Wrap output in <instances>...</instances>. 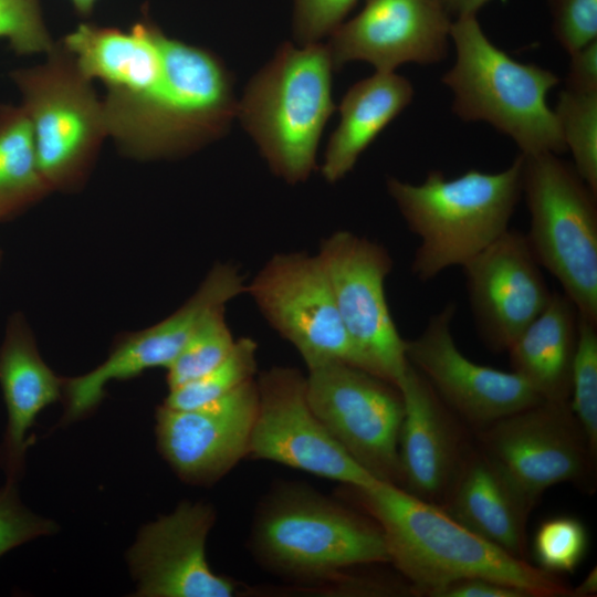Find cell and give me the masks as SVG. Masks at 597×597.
Returning <instances> with one entry per match:
<instances>
[{"instance_id": "cell-1", "label": "cell", "mask_w": 597, "mask_h": 597, "mask_svg": "<svg viewBox=\"0 0 597 597\" xmlns=\"http://www.w3.org/2000/svg\"><path fill=\"white\" fill-rule=\"evenodd\" d=\"M348 488L380 527L389 563L415 594L431 596L455 580L485 578L520 588L528 597H574L557 575L486 541L440 505L383 481Z\"/></svg>"}, {"instance_id": "cell-2", "label": "cell", "mask_w": 597, "mask_h": 597, "mask_svg": "<svg viewBox=\"0 0 597 597\" xmlns=\"http://www.w3.org/2000/svg\"><path fill=\"white\" fill-rule=\"evenodd\" d=\"M386 186L419 239L411 272L428 282L462 266L510 229L522 196V157L499 172L470 169L448 179L431 170L420 184L388 177Z\"/></svg>"}, {"instance_id": "cell-3", "label": "cell", "mask_w": 597, "mask_h": 597, "mask_svg": "<svg viewBox=\"0 0 597 597\" xmlns=\"http://www.w3.org/2000/svg\"><path fill=\"white\" fill-rule=\"evenodd\" d=\"M455 62L441 81L453 94L452 111L464 122H484L510 137L521 154L565 153L547 95L558 83L552 71L514 60L484 33L476 14L452 21Z\"/></svg>"}, {"instance_id": "cell-4", "label": "cell", "mask_w": 597, "mask_h": 597, "mask_svg": "<svg viewBox=\"0 0 597 597\" xmlns=\"http://www.w3.org/2000/svg\"><path fill=\"white\" fill-rule=\"evenodd\" d=\"M327 46L284 42L247 84L237 117L271 171L291 185L315 169L322 132L335 111Z\"/></svg>"}, {"instance_id": "cell-5", "label": "cell", "mask_w": 597, "mask_h": 597, "mask_svg": "<svg viewBox=\"0 0 597 597\" xmlns=\"http://www.w3.org/2000/svg\"><path fill=\"white\" fill-rule=\"evenodd\" d=\"M163 76L145 103L112 134L139 159L189 155L226 135L237 117L233 76L212 51L160 35Z\"/></svg>"}, {"instance_id": "cell-6", "label": "cell", "mask_w": 597, "mask_h": 597, "mask_svg": "<svg viewBox=\"0 0 597 597\" xmlns=\"http://www.w3.org/2000/svg\"><path fill=\"white\" fill-rule=\"evenodd\" d=\"M252 543L264 565L294 577H334L345 568L389 563L383 532L370 516L301 486H284L269 498Z\"/></svg>"}, {"instance_id": "cell-7", "label": "cell", "mask_w": 597, "mask_h": 597, "mask_svg": "<svg viewBox=\"0 0 597 597\" xmlns=\"http://www.w3.org/2000/svg\"><path fill=\"white\" fill-rule=\"evenodd\" d=\"M520 155L528 245L579 315L597 323V192L559 155Z\"/></svg>"}, {"instance_id": "cell-8", "label": "cell", "mask_w": 597, "mask_h": 597, "mask_svg": "<svg viewBox=\"0 0 597 597\" xmlns=\"http://www.w3.org/2000/svg\"><path fill=\"white\" fill-rule=\"evenodd\" d=\"M22 96L40 170L52 191L86 182L107 135L103 102L59 42L44 63L10 74Z\"/></svg>"}, {"instance_id": "cell-9", "label": "cell", "mask_w": 597, "mask_h": 597, "mask_svg": "<svg viewBox=\"0 0 597 597\" xmlns=\"http://www.w3.org/2000/svg\"><path fill=\"white\" fill-rule=\"evenodd\" d=\"M317 255L359 368L397 387L408 360L406 339L396 327L385 293L394 263L388 250L339 230L322 241Z\"/></svg>"}, {"instance_id": "cell-10", "label": "cell", "mask_w": 597, "mask_h": 597, "mask_svg": "<svg viewBox=\"0 0 597 597\" xmlns=\"http://www.w3.org/2000/svg\"><path fill=\"white\" fill-rule=\"evenodd\" d=\"M308 404L339 446L375 479L400 485L404 401L392 384L345 363L310 369Z\"/></svg>"}, {"instance_id": "cell-11", "label": "cell", "mask_w": 597, "mask_h": 597, "mask_svg": "<svg viewBox=\"0 0 597 597\" xmlns=\"http://www.w3.org/2000/svg\"><path fill=\"white\" fill-rule=\"evenodd\" d=\"M245 293L271 327L294 346L307 370L329 363L359 368L317 254L273 255L245 285Z\"/></svg>"}, {"instance_id": "cell-12", "label": "cell", "mask_w": 597, "mask_h": 597, "mask_svg": "<svg viewBox=\"0 0 597 597\" xmlns=\"http://www.w3.org/2000/svg\"><path fill=\"white\" fill-rule=\"evenodd\" d=\"M258 409L248 457L268 460L365 488L376 483L339 446L312 410L306 395V376L293 367L274 366L255 379Z\"/></svg>"}, {"instance_id": "cell-13", "label": "cell", "mask_w": 597, "mask_h": 597, "mask_svg": "<svg viewBox=\"0 0 597 597\" xmlns=\"http://www.w3.org/2000/svg\"><path fill=\"white\" fill-rule=\"evenodd\" d=\"M476 433L478 444L535 504L555 484L591 482L596 455L569 401L542 400Z\"/></svg>"}, {"instance_id": "cell-14", "label": "cell", "mask_w": 597, "mask_h": 597, "mask_svg": "<svg viewBox=\"0 0 597 597\" xmlns=\"http://www.w3.org/2000/svg\"><path fill=\"white\" fill-rule=\"evenodd\" d=\"M244 291L243 277L234 264H214L197 291L172 314L150 327L121 335L101 365L82 376L64 378L65 410L60 425L91 415L104 399L108 383L127 380L155 367L167 368L201 320Z\"/></svg>"}, {"instance_id": "cell-15", "label": "cell", "mask_w": 597, "mask_h": 597, "mask_svg": "<svg viewBox=\"0 0 597 597\" xmlns=\"http://www.w3.org/2000/svg\"><path fill=\"white\" fill-rule=\"evenodd\" d=\"M455 303L431 315L422 332L406 339V357L444 405L476 431L542 401L519 375L480 365L457 346Z\"/></svg>"}, {"instance_id": "cell-16", "label": "cell", "mask_w": 597, "mask_h": 597, "mask_svg": "<svg viewBox=\"0 0 597 597\" xmlns=\"http://www.w3.org/2000/svg\"><path fill=\"white\" fill-rule=\"evenodd\" d=\"M461 268L479 337L490 350L506 352L553 292L525 233L510 228Z\"/></svg>"}, {"instance_id": "cell-17", "label": "cell", "mask_w": 597, "mask_h": 597, "mask_svg": "<svg viewBox=\"0 0 597 597\" xmlns=\"http://www.w3.org/2000/svg\"><path fill=\"white\" fill-rule=\"evenodd\" d=\"M452 21L441 0H365L326 46L334 70L353 61L381 72L405 63L436 64L448 54Z\"/></svg>"}, {"instance_id": "cell-18", "label": "cell", "mask_w": 597, "mask_h": 597, "mask_svg": "<svg viewBox=\"0 0 597 597\" xmlns=\"http://www.w3.org/2000/svg\"><path fill=\"white\" fill-rule=\"evenodd\" d=\"M258 398L253 378L198 408L159 406L155 431L164 459L187 483H214L248 457Z\"/></svg>"}, {"instance_id": "cell-19", "label": "cell", "mask_w": 597, "mask_h": 597, "mask_svg": "<svg viewBox=\"0 0 597 597\" xmlns=\"http://www.w3.org/2000/svg\"><path fill=\"white\" fill-rule=\"evenodd\" d=\"M216 514L209 504L181 502L144 525L127 551L138 597H232L235 583L218 575L206 557Z\"/></svg>"}, {"instance_id": "cell-20", "label": "cell", "mask_w": 597, "mask_h": 597, "mask_svg": "<svg viewBox=\"0 0 597 597\" xmlns=\"http://www.w3.org/2000/svg\"><path fill=\"white\" fill-rule=\"evenodd\" d=\"M397 388L404 401L398 439L399 486L441 505L473 444L461 420L409 363Z\"/></svg>"}, {"instance_id": "cell-21", "label": "cell", "mask_w": 597, "mask_h": 597, "mask_svg": "<svg viewBox=\"0 0 597 597\" xmlns=\"http://www.w3.org/2000/svg\"><path fill=\"white\" fill-rule=\"evenodd\" d=\"M161 33L148 19L129 31L83 23L60 41L87 80L105 85L102 102L107 130L140 107L159 84Z\"/></svg>"}, {"instance_id": "cell-22", "label": "cell", "mask_w": 597, "mask_h": 597, "mask_svg": "<svg viewBox=\"0 0 597 597\" xmlns=\"http://www.w3.org/2000/svg\"><path fill=\"white\" fill-rule=\"evenodd\" d=\"M534 505L502 465L478 444L440 506L486 541L526 559V524Z\"/></svg>"}, {"instance_id": "cell-23", "label": "cell", "mask_w": 597, "mask_h": 597, "mask_svg": "<svg viewBox=\"0 0 597 597\" xmlns=\"http://www.w3.org/2000/svg\"><path fill=\"white\" fill-rule=\"evenodd\" d=\"M63 381L42 359L24 316L13 314L0 345V387L8 413L0 464L7 480L22 476L27 434L38 415L63 397Z\"/></svg>"}, {"instance_id": "cell-24", "label": "cell", "mask_w": 597, "mask_h": 597, "mask_svg": "<svg viewBox=\"0 0 597 597\" xmlns=\"http://www.w3.org/2000/svg\"><path fill=\"white\" fill-rule=\"evenodd\" d=\"M410 81L395 72L375 74L352 85L339 105V123L332 133L321 172L327 182L343 179L359 156L412 101Z\"/></svg>"}, {"instance_id": "cell-25", "label": "cell", "mask_w": 597, "mask_h": 597, "mask_svg": "<svg viewBox=\"0 0 597 597\" xmlns=\"http://www.w3.org/2000/svg\"><path fill=\"white\" fill-rule=\"evenodd\" d=\"M578 321L574 303L553 291L546 307L506 350L512 371L543 400L569 401Z\"/></svg>"}, {"instance_id": "cell-26", "label": "cell", "mask_w": 597, "mask_h": 597, "mask_svg": "<svg viewBox=\"0 0 597 597\" xmlns=\"http://www.w3.org/2000/svg\"><path fill=\"white\" fill-rule=\"evenodd\" d=\"M50 192L24 109L0 103V222L22 214Z\"/></svg>"}, {"instance_id": "cell-27", "label": "cell", "mask_w": 597, "mask_h": 597, "mask_svg": "<svg viewBox=\"0 0 597 597\" xmlns=\"http://www.w3.org/2000/svg\"><path fill=\"white\" fill-rule=\"evenodd\" d=\"M258 344L241 337L228 357L203 376L169 389L163 405L172 409H193L219 399L253 379L256 373Z\"/></svg>"}, {"instance_id": "cell-28", "label": "cell", "mask_w": 597, "mask_h": 597, "mask_svg": "<svg viewBox=\"0 0 597 597\" xmlns=\"http://www.w3.org/2000/svg\"><path fill=\"white\" fill-rule=\"evenodd\" d=\"M566 149L583 180L597 192V91H561L556 108Z\"/></svg>"}, {"instance_id": "cell-29", "label": "cell", "mask_w": 597, "mask_h": 597, "mask_svg": "<svg viewBox=\"0 0 597 597\" xmlns=\"http://www.w3.org/2000/svg\"><path fill=\"white\" fill-rule=\"evenodd\" d=\"M234 344L226 320V306L211 310L166 368L168 388L174 389L209 373L228 357Z\"/></svg>"}, {"instance_id": "cell-30", "label": "cell", "mask_w": 597, "mask_h": 597, "mask_svg": "<svg viewBox=\"0 0 597 597\" xmlns=\"http://www.w3.org/2000/svg\"><path fill=\"white\" fill-rule=\"evenodd\" d=\"M569 405L597 454V323L579 315Z\"/></svg>"}, {"instance_id": "cell-31", "label": "cell", "mask_w": 597, "mask_h": 597, "mask_svg": "<svg viewBox=\"0 0 597 597\" xmlns=\"http://www.w3.org/2000/svg\"><path fill=\"white\" fill-rule=\"evenodd\" d=\"M587 547L585 525L573 516H556L538 526L532 553L537 567L557 575L574 572L584 559Z\"/></svg>"}, {"instance_id": "cell-32", "label": "cell", "mask_w": 597, "mask_h": 597, "mask_svg": "<svg viewBox=\"0 0 597 597\" xmlns=\"http://www.w3.org/2000/svg\"><path fill=\"white\" fill-rule=\"evenodd\" d=\"M0 39L18 55L49 53L53 42L40 0H0Z\"/></svg>"}, {"instance_id": "cell-33", "label": "cell", "mask_w": 597, "mask_h": 597, "mask_svg": "<svg viewBox=\"0 0 597 597\" xmlns=\"http://www.w3.org/2000/svg\"><path fill=\"white\" fill-rule=\"evenodd\" d=\"M57 530L53 521L32 513L22 504L17 481L7 480L0 488V557L21 544Z\"/></svg>"}, {"instance_id": "cell-34", "label": "cell", "mask_w": 597, "mask_h": 597, "mask_svg": "<svg viewBox=\"0 0 597 597\" xmlns=\"http://www.w3.org/2000/svg\"><path fill=\"white\" fill-rule=\"evenodd\" d=\"M297 45L321 42L339 27L358 0H291Z\"/></svg>"}, {"instance_id": "cell-35", "label": "cell", "mask_w": 597, "mask_h": 597, "mask_svg": "<svg viewBox=\"0 0 597 597\" xmlns=\"http://www.w3.org/2000/svg\"><path fill=\"white\" fill-rule=\"evenodd\" d=\"M556 41L572 54L597 39V0H546Z\"/></svg>"}, {"instance_id": "cell-36", "label": "cell", "mask_w": 597, "mask_h": 597, "mask_svg": "<svg viewBox=\"0 0 597 597\" xmlns=\"http://www.w3.org/2000/svg\"><path fill=\"white\" fill-rule=\"evenodd\" d=\"M431 597H528L520 588L485 578H465L436 590Z\"/></svg>"}, {"instance_id": "cell-37", "label": "cell", "mask_w": 597, "mask_h": 597, "mask_svg": "<svg viewBox=\"0 0 597 597\" xmlns=\"http://www.w3.org/2000/svg\"><path fill=\"white\" fill-rule=\"evenodd\" d=\"M570 55L565 88L580 92L597 91V39Z\"/></svg>"}, {"instance_id": "cell-38", "label": "cell", "mask_w": 597, "mask_h": 597, "mask_svg": "<svg viewBox=\"0 0 597 597\" xmlns=\"http://www.w3.org/2000/svg\"><path fill=\"white\" fill-rule=\"evenodd\" d=\"M492 0H441L451 18L463 14H478V11Z\"/></svg>"}, {"instance_id": "cell-39", "label": "cell", "mask_w": 597, "mask_h": 597, "mask_svg": "<svg viewBox=\"0 0 597 597\" xmlns=\"http://www.w3.org/2000/svg\"><path fill=\"white\" fill-rule=\"evenodd\" d=\"M574 597H587L597 593V573L596 567L591 569L584 580L573 589Z\"/></svg>"}, {"instance_id": "cell-40", "label": "cell", "mask_w": 597, "mask_h": 597, "mask_svg": "<svg viewBox=\"0 0 597 597\" xmlns=\"http://www.w3.org/2000/svg\"><path fill=\"white\" fill-rule=\"evenodd\" d=\"M74 10L82 17H88L96 4L97 0H70Z\"/></svg>"}, {"instance_id": "cell-41", "label": "cell", "mask_w": 597, "mask_h": 597, "mask_svg": "<svg viewBox=\"0 0 597 597\" xmlns=\"http://www.w3.org/2000/svg\"><path fill=\"white\" fill-rule=\"evenodd\" d=\"M0 262H1V251H0Z\"/></svg>"}]
</instances>
